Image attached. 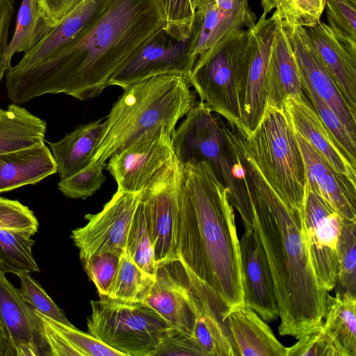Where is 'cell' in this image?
<instances>
[{
	"label": "cell",
	"mask_w": 356,
	"mask_h": 356,
	"mask_svg": "<svg viewBox=\"0 0 356 356\" xmlns=\"http://www.w3.org/2000/svg\"><path fill=\"white\" fill-rule=\"evenodd\" d=\"M165 23L157 0H113L77 42L26 69H8V97L21 104L47 93H65L79 100L98 96L138 47Z\"/></svg>",
	"instance_id": "obj_1"
},
{
	"label": "cell",
	"mask_w": 356,
	"mask_h": 356,
	"mask_svg": "<svg viewBox=\"0 0 356 356\" xmlns=\"http://www.w3.org/2000/svg\"><path fill=\"white\" fill-rule=\"evenodd\" d=\"M234 146L243 169L252 210V229L267 260L279 310L281 336L297 339L318 330L323 323L327 291L313 269L301 213L269 186L243 140Z\"/></svg>",
	"instance_id": "obj_2"
},
{
	"label": "cell",
	"mask_w": 356,
	"mask_h": 356,
	"mask_svg": "<svg viewBox=\"0 0 356 356\" xmlns=\"http://www.w3.org/2000/svg\"><path fill=\"white\" fill-rule=\"evenodd\" d=\"M177 184L178 259L229 312L244 307L239 239L226 188L204 161L179 164Z\"/></svg>",
	"instance_id": "obj_3"
},
{
	"label": "cell",
	"mask_w": 356,
	"mask_h": 356,
	"mask_svg": "<svg viewBox=\"0 0 356 356\" xmlns=\"http://www.w3.org/2000/svg\"><path fill=\"white\" fill-rule=\"evenodd\" d=\"M191 86L185 76L170 74L124 88L104 121L92 161L105 163L142 135L160 127L172 136L178 121L196 104Z\"/></svg>",
	"instance_id": "obj_4"
},
{
	"label": "cell",
	"mask_w": 356,
	"mask_h": 356,
	"mask_svg": "<svg viewBox=\"0 0 356 356\" xmlns=\"http://www.w3.org/2000/svg\"><path fill=\"white\" fill-rule=\"evenodd\" d=\"M172 136L175 156L181 165L206 162L226 188L229 202L245 229H252V210L243 169L228 134L226 122L201 102L186 114Z\"/></svg>",
	"instance_id": "obj_5"
},
{
	"label": "cell",
	"mask_w": 356,
	"mask_h": 356,
	"mask_svg": "<svg viewBox=\"0 0 356 356\" xmlns=\"http://www.w3.org/2000/svg\"><path fill=\"white\" fill-rule=\"evenodd\" d=\"M245 146L261 175L283 200L302 213L305 171L295 133L283 108L266 106L252 131L238 124Z\"/></svg>",
	"instance_id": "obj_6"
},
{
	"label": "cell",
	"mask_w": 356,
	"mask_h": 356,
	"mask_svg": "<svg viewBox=\"0 0 356 356\" xmlns=\"http://www.w3.org/2000/svg\"><path fill=\"white\" fill-rule=\"evenodd\" d=\"M254 45L252 28L233 31L198 56L188 76L200 102L235 124H241L239 94Z\"/></svg>",
	"instance_id": "obj_7"
},
{
	"label": "cell",
	"mask_w": 356,
	"mask_h": 356,
	"mask_svg": "<svg viewBox=\"0 0 356 356\" xmlns=\"http://www.w3.org/2000/svg\"><path fill=\"white\" fill-rule=\"evenodd\" d=\"M89 334L124 356H154L173 327L148 305L108 298L90 301Z\"/></svg>",
	"instance_id": "obj_8"
},
{
	"label": "cell",
	"mask_w": 356,
	"mask_h": 356,
	"mask_svg": "<svg viewBox=\"0 0 356 356\" xmlns=\"http://www.w3.org/2000/svg\"><path fill=\"white\" fill-rule=\"evenodd\" d=\"M201 22L202 13L196 9L190 23H165L112 76L109 86L124 89L148 78L170 74L188 78L197 58L195 47Z\"/></svg>",
	"instance_id": "obj_9"
},
{
	"label": "cell",
	"mask_w": 356,
	"mask_h": 356,
	"mask_svg": "<svg viewBox=\"0 0 356 356\" xmlns=\"http://www.w3.org/2000/svg\"><path fill=\"white\" fill-rule=\"evenodd\" d=\"M179 165L175 157L140 191V200L145 208L157 266L178 260Z\"/></svg>",
	"instance_id": "obj_10"
},
{
	"label": "cell",
	"mask_w": 356,
	"mask_h": 356,
	"mask_svg": "<svg viewBox=\"0 0 356 356\" xmlns=\"http://www.w3.org/2000/svg\"><path fill=\"white\" fill-rule=\"evenodd\" d=\"M301 216L313 269L322 287L331 291L337 283V245L344 218L325 199L307 188Z\"/></svg>",
	"instance_id": "obj_11"
},
{
	"label": "cell",
	"mask_w": 356,
	"mask_h": 356,
	"mask_svg": "<svg viewBox=\"0 0 356 356\" xmlns=\"http://www.w3.org/2000/svg\"><path fill=\"white\" fill-rule=\"evenodd\" d=\"M140 199V192L118 189L96 214H87L88 222L72 231L71 238L79 250V258L101 252L120 257L125 250L129 228Z\"/></svg>",
	"instance_id": "obj_12"
},
{
	"label": "cell",
	"mask_w": 356,
	"mask_h": 356,
	"mask_svg": "<svg viewBox=\"0 0 356 356\" xmlns=\"http://www.w3.org/2000/svg\"><path fill=\"white\" fill-rule=\"evenodd\" d=\"M171 138L172 135L160 127L112 155L106 169L115 179L118 189L140 192L175 157Z\"/></svg>",
	"instance_id": "obj_13"
},
{
	"label": "cell",
	"mask_w": 356,
	"mask_h": 356,
	"mask_svg": "<svg viewBox=\"0 0 356 356\" xmlns=\"http://www.w3.org/2000/svg\"><path fill=\"white\" fill-rule=\"evenodd\" d=\"M0 323L17 356H52L42 318L1 271Z\"/></svg>",
	"instance_id": "obj_14"
},
{
	"label": "cell",
	"mask_w": 356,
	"mask_h": 356,
	"mask_svg": "<svg viewBox=\"0 0 356 356\" xmlns=\"http://www.w3.org/2000/svg\"><path fill=\"white\" fill-rule=\"evenodd\" d=\"M282 26L296 58L303 87L310 89L323 100L356 139V113L346 103L314 51L305 28Z\"/></svg>",
	"instance_id": "obj_15"
},
{
	"label": "cell",
	"mask_w": 356,
	"mask_h": 356,
	"mask_svg": "<svg viewBox=\"0 0 356 356\" xmlns=\"http://www.w3.org/2000/svg\"><path fill=\"white\" fill-rule=\"evenodd\" d=\"M141 303L150 307L174 328L192 335L194 311L186 273L179 259L157 266L155 280Z\"/></svg>",
	"instance_id": "obj_16"
},
{
	"label": "cell",
	"mask_w": 356,
	"mask_h": 356,
	"mask_svg": "<svg viewBox=\"0 0 356 356\" xmlns=\"http://www.w3.org/2000/svg\"><path fill=\"white\" fill-rule=\"evenodd\" d=\"M185 270L195 316L192 337L205 356H235L226 322L227 307L203 283Z\"/></svg>",
	"instance_id": "obj_17"
},
{
	"label": "cell",
	"mask_w": 356,
	"mask_h": 356,
	"mask_svg": "<svg viewBox=\"0 0 356 356\" xmlns=\"http://www.w3.org/2000/svg\"><path fill=\"white\" fill-rule=\"evenodd\" d=\"M263 13L252 27L254 45L239 94L241 125L252 131L261 121L266 106V81L276 17Z\"/></svg>",
	"instance_id": "obj_18"
},
{
	"label": "cell",
	"mask_w": 356,
	"mask_h": 356,
	"mask_svg": "<svg viewBox=\"0 0 356 356\" xmlns=\"http://www.w3.org/2000/svg\"><path fill=\"white\" fill-rule=\"evenodd\" d=\"M239 245L245 306L266 322L275 321L279 310L271 273L252 229H245Z\"/></svg>",
	"instance_id": "obj_19"
},
{
	"label": "cell",
	"mask_w": 356,
	"mask_h": 356,
	"mask_svg": "<svg viewBox=\"0 0 356 356\" xmlns=\"http://www.w3.org/2000/svg\"><path fill=\"white\" fill-rule=\"evenodd\" d=\"M113 0H84L53 27L22 58L9 69L19 71L38 64L77 42L97 24Z\"/></svg>",
	"instance_id": "obj_20"
},
{
	"label": "cell",
	"mask_w": 356,
	"mask_h": 356,
	"mask_svg": "<svg viewBox=\"0 0 356 356\" xmlns=\"http://www.w3.org/2000/svg\"><path fill=\"white\" fill-rule=\"evenodd\" d=\"M296 137L304 161L305 188L325 199L344 219L356 222V183L337 171L302 137Z\"/></svg>",
	"instance_id": "obj_21"
},
{
	"label": "cell",
	"mask_w": 356,
	"mask_h": 356,
	"mask_svg": "<svg viewBox=\"0 0 356 356\" xmlns=\"http://www.w3.org/2000/svg\"><path fill=\"white\" fill-rule=\"evenodd\" d=\"M284 109L295 133L322 155L337 171L356 183V166L350 162L305 96L288 97Z\"/></svg>",
	"instance_id": "obj_22"
},
{
	"label": "cell",
	"mask_w": 356,
	"mask_h": 356,
	"mask_svg": "<svg viewBox=\"0 0 356 356\" xmlns=\"http://www.w3.org/2000/svg\"><path fill=\"white\" fill-rule=\"evenodd\" d=\"M310 42L350 108L356 113V48L319 21L305 28Z\"/></svg>",
	"instance_id": "obj_23"
},
{
	"label": "cell",
	"mask_w": 356,
	"mask_h": 356,
	"mask_svg": "<svg viewBox=\"0 0 356 356\" xmlns=\"http://www.w3.org/2000/svg\"><path fill=\"white\" fill-rule=\"evenodd\" d=\"M275 17L267 67L266 106L283 108L288 97L305 95L298 67L286 33L280 20Z\"/></svg>",
	"instance_id": "obj_24"
},
{
	"label": "cell",
	"mask_w": 356,
	"mask_h": 356,
	"mask_svg": "<svg viewBox=\"0 0 356 356\" xmlns=\"http://www.w3.org/2000/svg\"><path fill=\"white\" fill-rule=\"evenodd\" d=\"M226 322L235 356H286V347L251 309L244 306L229 312Z\"/></svg>",
	"instance_id": "obj_25"
},
{
	"label": "cell",
	"mask_w": 356,
	"mask_h": 356,
	"mask_svg": "<svg viewBox=\"0 0 356 356\" xmlns=\"http://www.w3.org/2000/svg\"><path fill=\"white\" fill-rule=\"evenodd\" d=\"M56 172V162L44 141L28 148L1 154L0 193L35 184Z\"/></svg>",
	"instance_id": "obj_26"
},
{
	"label": "cell",
	"mask_w": 356,
	"mask_h": 356,
	"mask_svg": "<svg viewBox=\"0 0 356 356\" xmlns=\"http://www.w3.org/2000/svg\"><path fill=\"white\" fill-rule=\"evenodd\" d=\"M104 129L102 120L90 122L60 140L49 143L60 179L76 174L92 161Z\"/></svg>",
	"instance_id": "obj_27"
},
{
	"label": "cell",
	"mask_w": 356,
	"mask_h": 356,
	"mask_svg": "<svg viewBox=\"0 0 356 356\" xmlns=\"http://www.w3.org/2000/svg\"><path fill=\"white\" fill-rule=\"evenodd\" d=\"M197 9L202 13L195 47L197 58L230 33L243 27L251 29L256 24V17L248 0H236L229 11L218 9L214 0H205Z\"/></svg>",
	"instance_id": "obj_28"
},
{
	"label": "cell",
	"mask_w": 356,
	"mask_h": 356,
	"mask_svg": "<svg viewBox=\"0 0 356 356\" xmlns=\"http://www.w3.org/2000/svg\"><path fill=\"white\" fill-rule=\"evenodd\" d=\"M321 328L341 356H356V296L337 291L327 294Z\"/></svg>",
	"instance_id": "obj_29"
},
{
	"label": "cell",
	"mask_w": 356,
	"mask_h": 356,
	"mask_svg": "<svg viewBox=\"0 0 356 356\" xmlns=\"http://www.w3.org/2000/svg\"><path fill=\"white\" fill-rule=\"evenodd\" d=\"M46 129L44 120L15 103L0 108V154L42 143Z\"/></svg>",
	"instance_id": "obj_30"
},
{
	"label": "cell",
	"mask_w": 356,
	"mask_h": 356,
	"mask_svg": "<svg viewBox=\"0 0 356 356\" xmlns=\"http://www.w3.org/2000/svg\"><path fill=\"white\" fill-rule=\"evenodd\" d=\"M52 28L42 16L38 0H22L14 34L5 53L7 69L11 67L10 60L15 54L30 51Z\"/></svg>",
	"instance_id": "obj_31"
},
{
	"label": "cell",
	"mask_w": 356,
	"mask_h": 356,
	"mask_svg": "<svg viewBox=\"0 0 356 356\" xmlns=\"http://www.w3.org/2000/svg\"><path fill=\"white\" fill-rule=\"evenodd\" d=\"M34 244L29 234L0 229V271L17 275L40 272L32 252Z\"/></svg>",
	"instance_id": "obj_32"
},
{
	"label": "cell",
	"mask_w": 356,
	"mask_h": 356,
	"mask_svg": "<svg viewBox=\"0 0 356 356\" xmlns=\"http://www.w3.org/2000/svg\"><path fill=\"white\" fill-rule=\"evenodd\" d=\"M155 280L144 272L124 252L120 257L113 283L107 298L124 302H141Z\"/></svg>",
	"instance_id": "obj_33"
},
{
	"label": "cell",
	"mask_w": 356,
	"mask_h": 356,
	"mask_svg": "<svg viewBox=\"0 0 356 356\" xmlns=\"http://www.w3.org/2000/svg\"><path fill=\"white\" fill-rule=\"evenodd\" d=\"M124 252L144 272L153 277L156 276L157 265L155 261L154 245L145 208L140 199L129 228Z\"/></svg>",
	"instance_id": "obj_34"
},
{
	"label": "cell",
	"mask_w": 356,
	"mask_h": 356,
	"mask_svg": "<svg viewBox=\"0 0 356 356\" xmlns=\"http://www.w3.org/2000/svg\"><path fill=\"white\" fill-rule=\"evenodd\" d=\"M337 291L356 296V222L343 219L337 245Z\"/></svg>",
	"instance_id": "obj_35"
},
{
	"label": "cell",
	"mask_w": 356,
	"mask_h": 356,
	"mask_svg": "<svg viewBox=\"0 0 356 356\" xmlns=\"http://www.w3.org/2000/svg\"><path fill=\"white\" fill-rule=\"evenodd\" d=\"M273 13L288 26L308 28L321 21L324 0H275Z\"/></svg>",
	"instance_id": "obj_36"
},
{
	"label": "cell",
	"mask_w": 356,
	"mask_h": 356,
	"mask_svg": "<svg viewBox=\"0 0 356 356\" xmlns=\"http://www.w3.org/2000/svg\"><path fill=\"white\" fill-rule=\"evenodd\" d=\"M307 99L322 122L345 152L350 162L356 166V139L349 133L336 113L312 90L303 87Z\"/></svg>",
	"instance_id": "obj_37"
},
{
	"label": "cell",
	"mask_w": 356,
	"mask_h": 356,
	"mask_svg": "<svg viewBox=\"0 0 356 356\" xmlns=\"http://www.w3.org/2000/svg\"><path fill=\"white\" fill-rule=\"evenodd\" d=\"M104 167V163L92 161L76 174L60 179L58 189L69 198L86 199L92 195L105 181Z\"/></svg>",
	"instance_id": "obj_38"
},
{
	"label": "cell",
	"mask_w": 356,
	"mask_h": 356,
	"mask_svg": "<svg viewBox=\"0 0 356 356\" xmlns=\"http://www.w3.org/2000/svg\"><path fill=\"white\" fill-rule=\"evenodd\" d=\"M20 280L19 292L23 300L35 311L69 326H74L41 285L29 273L17 275Z\"/></svg>",
	"instance_id": "obj_39"
},
{
	"label": "cell",
	"mask_w": 356,
	"mask_h": 356,
	"mask_svg": "<svg viewBox=\"0 0 356 356\" xmlns=\"http://www.w3.org/2000/svg\"><path fill=\"white\" fill-rule=\"evenodd\" d=\"M328 25L335 34L356 48V0H324Z\"/></svg>",
	"instance_id": "obj_40"
},
{
	"label": "cell",
	"mask_w": 356,
	"mask_h": 356,
	"mask_svg": "<svg viewBox=\"0 0 356 356\" xmlns=\"http://www.w3.org/2000/svg\"><path fill=\"white\" fill-rule=\"evenodd\" d=\"M81 260L99 297L107 298L113 283L120 257L110 252H101Z\"/></svg>",
	"instance_id": "obj_41"
},
{
	"label": "cell",
	"mask_w": 356,
	"mask_h": 356,
	"mask_svg": "<svg viewBox=\"0 0 356 356\" xmlns=\"http://www.w3.org/2000/svg\"><path fill=\"white\" fill-rule=\"evenodd\" d=\"M39 227L33 212L18 200L0 197V229L17 231L33 236Z\"/></svg>",
	"instance_id": "obj_42"
},
{
	"label": "cell",
	"mask_w": 356,
	"mask_h": 356,
	"mask_svg": "<svg viewBox=\"0 0 356 356\" xmlns=\"http://www.w3.org/2000/svg\"><path fill=\"white\" fill-rule=\"evenodd\" d=\"M45 317L81 356H124L123 353L106 345L90 334L83 332L74 326H69Z\"/></svg>",
	"instance_id": "obj_43"
},
{
	"label": "cell",
	"mask_w": 356,
	"mask_h": 356,
	"mask_svg": "<svg viewBox=\"0 0 356 356\" xmlns=\"http://www.w3.org/2000/svg\"><path fill=\"white\" fill-rule=\"evenodd\" d=\"M286 356H341L330 339L321 327L298 339L286 348Z\"/></svg>",
	"instance_id": "obj_44"
},
{
	"label": "cell",
	"mask_w": 356,
	"mask_h": 356,
	"mask_svg": "<svg viewBox=\"0 0 356 356\" xmlns=\"http://www.w3.org/2000/svg\"><path fill=\"white\" fill-rule=\"evenodd\" d=\"M154 355L205 356V354L192 335L173 327L161 340Z\"/></svg>",
	"instance_id": "obj_45"
},
{
	"label": "cell",
	"mask_w": 356,
	"mask_h": 356,
	"mask_svg": "<svg viewBox=\"0 0 356 356\" xmlns=\"http://www.w3.org/2000/svg\"><path fill=\"white\" fill-rule=\"evenodd\" d=\"M84 0H38L40 10L51 27L60 24L63 19Z\"/></svg>",
	"instance_id": "obj_46"
},
{
	"label": "cell",
	"mask_w": 356,
	"mask_h": 356,
	"mask_svg": "<svg viewBox=\"0 0 356 356\" xmlns=\"http://www.w3.org/2000/svg\"><path fill=\"white\" fill-rule=\"evenodd\" d=\"M165 23L187 24L193 21L195 10L190 0H157Z\"/></svg>",
	"instance_id": "obj_47"
},
{
	"label": "cell",
	"mask_w": 356,
	"mask_h": 356,
	"mask_svg": "<svg viewBox=\"0 0 356 356\" xmlns=\"http://www.w3.org/2000/svg\"><path fill=\"white\" fill-rule=\"evenodd\" d=\"M15 0H0V83L8 69L5 65V53L11 19L14 13Z\"/></svg>",
	"instance_id": "obj_48"
},
{
	"label": "cell",
	"mask_w": 356,
	"mask_h": 356,
	"mask_svg": "<svg viewBox=\"0 0 356 356\" xmlns=\"http://www.w3.org/2000/svg\"><path fill=\"white\" fill-rule=\"evenodd\" d=\"M36 313L43 321L46 337L52 352V356H81L80 353L53 326L44 315L38 312Z\"/></svg>",
	"instance_id": "obj_49"
},
{
	"label": "cell",
	"mask_w": 356,
	"mask_h": 356,
	"mask_svg": "<svg viewBox=\"0 0 356 356\" xmlns=\"http://www.w3.org/2000/svg\"><path fill=\"white\" fill-rule=\"evenodd\" d=\"M0 356H17L15 349L0 323Z\"/></svg>",
	"instance_id": "obj_50"
},
{
	"label": "cell",
	"mask_w": 356,
	"mask_h": 356,
	"mask_svg": "<svg viewBox=\"0 0 356 356\" xmlns=\"http://www.w3.org/2000/svg\"><path fill=\"white\" fill-rule=\"evenodd\" d=\"M217 8L222 11H229L233 9L236 0H214Z\"/></svg>",
	"instance_id": "obj_51"
},
{
	"label": "cell",
	"mask_w": 356,
	"mask_h": 356,
	"mask_svg": "<svg viewBox=\"0 0 356 356\" xmlns=\"http://www.w3.org/2000/svg\"><path fill=\"white\" fill-rule=\"evenodd\" d=\"M261 6L263 7L264 13H270L275 6V0H261Z\"/></svg>",
	"instance_id": "obj_52"
},
{
	"label": "cell",
	"mask_w": 356,
	"mask_h": 356,
	"mask_svg": "<svg viewBox=\"0 0 356 356\" xmlns=\"http://www.w3.org/2000/svg\"><path fill=\"white\" fill-rule=\"evenodd\" d=\"M190 1H191V3L193 10H195L197 8V7L205 0H190Z\"/></svg>",
	"instance_id": "obj_53"
}]
</instances>
